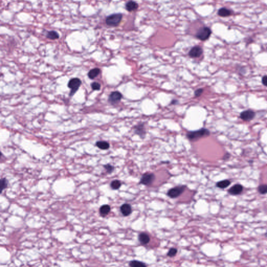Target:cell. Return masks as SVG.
<instances>
[{"instance_id":"cell-1","label":"cell","mask_w":267,"mask_h":267,"mask_svg":"<svg viewBox=\"0 0 267 267\" xmlns=\"http://www.w3.org/2000/svg\"><path fill=\"white\" fill-rule=\"evenodd\" d=\"M210 135V132L206 129H200L196 131L189 132L186 135L187 137L191 141L198 140V139L205 136H208Z\"/></svg>"},{"instance_id":"cell-2","label":"cell","mask_w":267,"mask_h":267,"mask_svg":"<svg viewBox=\"0 0 267 267\" xmlns=\"http://www.w3.org/2000/svg\"><path fill=\"white\" fill-rule=\"evenodd\" d=\"M123 15L121 13L113 14L107 17L106 19L107 25L109 26L115 27L119 25L122 19Z\"/></svg>"},{"instance_id":"cell-3","label":"cell","mask_w":267,"mask_h":267,"mask_svg":"<svg viewBox=\"0 0 267 267\" xmlns=\"http://www.w3.org/2000/svg\"><path fill=\"white\" fill-rule=\"evenodd\" d=\"M212 31L211 29L207 27H203L198 29L196 33V37L201 41L208 39L211 36Z\"/></svg>"},{"instance_id":"cell-4","label":"cell","mask_w":267,"mask_h":267,"mask_svg":"<svg viewBox=\"0 0 267 267\" xmlns=\"http://www.w3.org/2000/svg\"><path fill=\"white\" fill-rule=\"evenodd\" d=\"M81 84V81L80 79L78 78H74L70 79L68 84V87L71 89L70 93V96H72L74 95L75 93L78 90Z\"/></svg>"},{"instance_id":"cell-5","label":"cell","mask_w":267,"mask_h":267,"mask_svg":"<svg viewBox=\"0 0 267 267\" xmlns=\"http://www.w3.org/2000/svg\"><path fill=\"white\" fill-rule=\"evenodd\" d=\"M186 187L185 186H179L175 187L174 188L170 189L168 191L167 195L169 197L171 198H175L180 196L185 191Z\"/></svg>"},{"instance_id":"cell-6","label":"cell","mask_w":267,"mask_h":267,"mask_svg":"<svg viewBox=\"0 0 267 267\" xmlns=\"http://www.w3.org/2000/svg\"><path fill=\"white\" fill-rule=\"evenodd\" d=\"M155 179V176L152 173H146L141 177L140 184L144 185H149L152 183Z\"/></svg>"},{"instance_id":"cell-7","label":"cell","mask_w":267,"mask_h":267,"mask_svg":"<svg viewBox=\"0 0 267 267\" xmlns=\"http://www.w3.org/2000/svg\"><path fill=\"white\" fill-rule=\"evenodd\" d=\"M243 191V186L242 185L240 184H236L231 187L228 190V193H229L230 195L236 196L242 193Z\"/></svg>"},{"instance_id":"cell-8","label":"cell","mask_w":267,"mask_h":267,"mask_svg":"<svg viewBox=\"0 0 267 267\" xmlns=\"http://www.w3.org/2000/svg\"><path fill=\"white\" fill-rule=\"evenodd\" d=\"M122 98V94L118 91H114L110 94L109 101L111 104H115L120 101Z\"/></svg>"},{"instance_id":"cell-9","label":"cell","mask_w":267,"mask_h":267,"mask_svg":"<svg viewBox=\"0 0 267 267\" xmlns=\"http://www.w3.org/2000/svg\"><path fill=\"white\" fill-rule=\"evenodd\" d=\"M255 116V112L251 110L244 111L242 112L240 115L241 119L245 121H250L254 118Z\"/></svg>"},{"instance_id":"cell-10","label":"cell","mask_w":267,"mask_h":267,"mask_svg":"<svg viewBox=\"0 0 267 267\" xmlns=\"http://www.w3.org/2000/svg\"><path fill=\"white\" fill-rule=\"evenodd\" d=\"M203 53L202 48L199 46H195L192 48L189 53V55L191 58H196L200 56Z\"/></svg>"},{"instance_id":"cell-11","label":"cell","mask_w":267,"mask_h":267,"mask_svg":"<svg viewBox=\"0 0 267 267\" xmlns=\"http://www.w3.org/2000/svg\"><path fill=\"white\" fill-rule=\"evenodd\" d=\"M120 211L124 216L126 217V216L130 215L132 212L131 205H129L128 203L123 204L121 207Z\"/></svg>"},{"instance_id":"cell-12","label":"cell","mask_w":267,"mask_h":267,"mask_svg":"<svg viewBox=\"0 0 267 267\" xmlns=\"http://www.w3.org/2000/svg\"><path fill=\"white\" fill-rule=\"evenodd\" d=\"M135 133L141 137L143 138L146 134V131L145 130V127L143 124H139L135 127Z\"/></svg>"},{"instance_id":"cell-13","label":"cell","mask_w":267,"mask_h":267,"mask_svg":"<svg viewBox=\"0 0 267 267\" xmlns=\"http://www.w3.org/2000/svg\"><path fill=\"white\" fill-rule=\"evenodd\" d=\"M138 239L141 244L146 245L149 243L150 238L149 235L145 233H141L139 235Z\"/></svg>"},{"instance_id":"cell-14","label":"cell","mask_w":267,"mask_h":267,"mask_svg":"<svg viewBox=\"0 0 267 267\" xmlns=\"http://www.w3.org/2000/svg\"><path fill=\"white\" fill-rule=\"evenodd\" d=\"M138 7V4L136 2L133 1H130L127 2L125 5V8L126 9V10H128L129 12H132L133 10H136Z\"/></svg>"},{"instance_id":"cell-15","label":"cell","mask_w":267,"mask_h":267,"mask_svg":"<svg viewBox=\"0 0 267 267\" xmlns=\"http://www.w3.org/2000/svg\"><path fill=\"white\" fill-rule=\"evenodd\" d=\"M217 14L219 16L223 17L230 16L232 14V12L228 8L222 7L217 12Z\"/></svg>"},{"instance_id":"cell-16","label":"cell","mask_w":267,"mask_h":267,"mask_svg":"<svg viewBox=\"0 0 267 267\" xmlns=\"http://www.w3.org/2000/svg\"><path fill=\"white\" fill-rule=\"evenodd\" d=\"M111 210V207L108 205H104L102 206L100 208V213L102 217H105L108 215Z\"/></svg>"},{"instance_id":"cell-17","label":"cell","mask_w":267,"mask_h":267,"mask_svg":"<svg viewBox=\"0 0 267 267\" xmlns=\"http://www.w3.org/2000/svg\"><path fill=\"white\" fill-rule=\"evenodd\" d=\"M100 72V70L99 68H93L89 71L88 74V76L89 77V78L93 79L95 78V77H97L99 75Z\"/></svg>"},{"instance_id":"cell-18","label":"cell","mask_w":267,"mask_h":267,"mask_svg":"<svg viewBox=\"0 0 267 267\" xmlns=\"http://www.w3.org/2000/svg\"><path fill=\"white\" fill-rule=\"evenodd\" d=\"M231 182L229 180H221L217 182L216 184V186L219 189H224L227 188L230 186Z\"/></svg>"},{"instance_id":"cell-19","label":"cell","mask_w":267,"mask_h":267,"mask_svg":"<svg viewBox=\"0 0 267 267\" xmlns=\"http://www.w3.org/2000/svg\"><path fill=\"white\" fill-rule=\"evenodd\" d=\"M95 145L102 150H107L110 148V144L105 141H99L96 143Z\"/></svg>"},{"instance_id":"cell-20","label":"cell","mask_w":267,"mask_h":267,"mask_svg":"<svg viewBox=\"0 0 267 267\" xmlns=\"http://www.w3.org/2000/svg\"><path fill=\"white\" fill-rule=\"evenodd\" d=\"M46 37L48 39L51 40L58 39L60 37V36L56 31L52 30V31H48Z\"/></svg>"},{"instance_id":"cell-21","label":"cell","mask_w":267,"mask_h":267,"mask_svg":"<svg viewBox=\"0 0 267 267\" xmlns=\"http://www.w3.org/2000/svg\"><path fill=\"white\" fill-rule=\"evenodd\" d=\"M129 266L132 267H147L145 263L141 261L133 260L129 263Z\"/></svg>"},{"instance_id":"cell-22","label":"cell","mask_w":267,"mask_h":267,"mask_svg":"<svg viewBox=\"0 0 267 267\" xmlns=\"http://www.w3.org/2000/svg\"><path fill=\"white\" fill-rule=\"evenodd\" d=\"M110 185H111V187L113 189L116 190V189H118L120 188L121 186V183L118 180H114L112 181Z\"/></svg>"},{"instance_id":"cell-23","label":"cell","mask_w":267,"mask_h":267,"mask_svg":"<svg viewBox=\"0 0 267 267\" xmlns=\"http://www.w3.org/2000/svg\"><path fill=\"white\" fill-rule=\"evenodd\" d=\"M258 191L260 194L264 195L267 194V184H262L258 187Z\"/></svg>"},{"instance_id":"cell-24","label":"cell","mask_w":267,"mask_h":267,"mask_svg":"<svg viewBox=\"0 0 267 267\" xmlns=\"http://www.w3.org/2000/svg\"><path fill=\"white\" fill-rule=\"evenodd\" d=\"M178 253V250L177 249H174V248H172L170 249V250L168 251L167 254V256L170 257H173L175 256L176 255V254Z\"/></svg>"},{"instance_id":"cell-25","label":"cell","mask_w":267,"mask_h":267,"mask_svg":"<svg viewBox=\"0 0 267 267\" xmlns=\"http://www.w3.org/2000/svg\"><path fill=\"white\" fill-rule=\"evenodd\" d=\"M7 186V181L6 178H3L1 180V192L4 189H6Z\"/></svg>"},{"instance_id":"cell-26","label":"cell","mask_w":267,"mask_h":267,"mask_svg":"<svg viewBox=\"0 0 267 267\" xmlns=\"http://www.w3.org/2000/svg\"><path fill=\"white\" fill-rule=\"evenodd\" d=\"M104 169H106L107 171L109 173H112L114 170V166H111L110 164H106V165H104Z\"/></svg>"},{"instance_id":"cell-27","label":"cell","mask_w":267,"mask_h":267,"mask_svg":"<svg viewBox=\"0 0 267 267\" xmlns=\"http://www.w3.org/2000/svg\"><path fill=\"white\" fill-rule=\"evenodd\" d=\"M91 87L94 90H99L101 88V85L97 82H93L91 84Z\"/></svg>"},{"instance_id":"cell-28","label":"cell","mask_w":267,"mask_h":267,"mask_svg":"<svg viewBox=\"0 0 267 267\" xmlns=\"http://www.w3.org/2000/svg\"><path fill=\"white\" fill-rule=\"evenodd\" d=\"M203 92V89H197L195 92V95L196 97H199Z\"/></svg>"},{"instance_id":"cell-29","label":"cell","mask_w":267,"mask_h":267,"mask_svg":"<svg viewBox=\"0 0 267 267\" xmlns=\"http://www.w3.org/2000/svg\"><path fill=\"white\" fill-rule=\"evenodd\" d=\"M262 83L265 86H267V75L264 76L262 78Z\"/></svg>"},{"instance_id":"cell-30","label":"cell","mask_w":267,"mask_h":267,"mask_svg":"<svg viewBox=\"0 0 267 267\" xmlns=\"http://www.w3.org/2000/svg\"><path fill=\"white\" fill-rule=\"evenodd\" d=\"M265 236H266V237H267V232L265 234Z\"/></svg>"}]
</instances>
